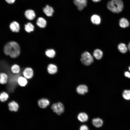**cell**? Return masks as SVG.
I'll return each instance as SVG.
<instances>
[{
  "label": "cell",
  "instance_id": "4316f807",
  "mask_svg": "<svg viewBox=\"0 0 130 130\" xmlns=\"http://www.w3.org/2000/svg\"><path fill=\"white\" fill-rule=\"evenodd\" d=\"M9 97V96L7 93L3 91L1 92L0 95V100L1 101L4 102L7 100Z\"/></svg>",
  "mask_w": 130,
  "mask_h": 130
},
{
  "label": "cell",
  "instance_id": "4fadbf2b",
  "mask_svg": "<svg viewBox=\"0 0 130 130\" xmlns=\"http://www.w3.org/2000/svg\"><path fill=\"white\" fill-rule=\"evenodd\" d=\"M88 118V116L87 114L84 112L80 113L77 116V118L78 120L83 123L87 121Z\"/></svg>",
  "mask_w": 130,
  "mask_h": 130
},
{
  "label": "cell",
  "instance_id": "d6986e66",
  "mask_svg": "<svg viewBox=\"0 0 130 130\" xmlns=\"http://www.w3.org/2000/svg\"><path fill=\"white\" fill-rule=\"evenodd\" d=\"M119 25L122 28H125L129 26V23L126 19L125 18H122L119 20Z\"/></svg>",
  "mask_w": 130,
  "mask_h": 130
},
{
  "label": "cell",
  "instance_id": "ba28073f",
  "mask_svg": "<svg viewBox=\"0 0 130 130\" xmlns=\"http://www.w3.org/2000/svg\"><path fill=\"white\" fill-rule=\"evenodd\" d=\"M88 91L87 87L84 84H81L78 86L76 88L77 92L79 94L84 95L87 93Z\"/></svg>",
  "mask_w": 130,
  "mask_h": 130
},
{
  "label": "cell",
  "instance_id": "4dcf8cb0",
  "mask_svg": "<svg viewBox=\"0 0 130 130\" xmlns=\"http://www.w3.org/2000/svg\"><path fill=\"white\" fill-rule=\"evenodd\" d=\"M128 49L130 51V42H129V43L128 45Z\"/></svg>",
  "mask_w": 130,
  "mask_h": 130
},
{
  "label": "cell",
  "instance_id": "f1b7e54d",
  "mask_svg": "<svg viewBox=\"0 0 130 130\" xmlns=\"http://www.w3.org/2000/svg\"><path fill=\"white\" fill-rule=\"evenodd\" d=\"M125 77L130 78V72L128 71L125 72L124 73Z\"/></svg>",
  "mask_w": 130,
  "mask_h": 130
},
{
  "label": "cell",
  "instance_id": "7402d4cb",
  "mask_svg": "<svg viewBox=\"0 0 130 130\" xmlns=\"http://www.w3.org/2000/svg\"><path fill=\"white\" fill-rule=\"evenodd\" d=\"M128 48L125 44L121 43L119 44L118 46V49L119 51L121 53H125L127 52Z\"/></svg>",
  "mask_w": 130,
  "mask_h": 130
},
{
  "label": "cell",
  "instance_id": "9a60e30c",
  "mask_svg": "<svg viewBox=\"0 0 130 130\" xmlns=\"http://www.w3.org/2000/svg\"><path fill=\"white\" fill-rule=\"evenodd\" d=\"M93 125L95 127L99 128L101 127L103 123L102 120L99 118H94L92 120Z\"/></svg>",
  "mask_w": 130,
  "mask_h": 130
},
{
  "label": "cell",
  "instance_id": "277c9868",
  "mask_svg": "<svg viewBox=\"0 0 130 130\" xmlns=\"http://www.w3.org/2000/svg\"><path fill=\"white\" fill-rule=\"evenodd\" d=\"M51 108L54 112L58 115L63 113L64 110L63 105L60 102L53 104L51 106Z\"/></svg>",
  "mask_w": 130,
  "mask_h": 130
},
{
  "label": "cell",
  "instance_id": "603a6c76",
  "mask_svg": "<svg viewBox=\"0 0 130 130\" xmlns=\"http://www.w3.org/2000/svg\"><path fill=\"white\" fill-rule=\"evenodd\" d=\"M25 29L28 32H30L33 31L34 29L33 25L30 22H28L25 25Z\"/></svg>",
  "mask_w": 130,
  "mask_h": 130
},
{
  "label": "cell",
  "instance_id": "ffe728a7",
  "mask_svg": "<svg viewBox=\"0 0 130 130\" xmlns=\"http://www.w3.org/2000/svg\"><path fill=\"white\" fill-rule=\"evenodd\" d=\"M103 54L102 51L98 49H97L94 50L93 53V55L94 57L98 60L102 58Z\"/></svg>",
  "mask_w": 130,
  "mask_h": 130
},
{
  "label": "cell",
  "instance_id": "5b68a950",
  "mask_svg": "<svg viewBox=\"0 0 130 130\" xmlns=\"http://www.w3.org/2000/svg\"><path fill=\"white\" fill-rule=\"evenodd\" d=\"M73 2L80 11L82 10L87 6V0H73Z\"/></svg>",
  "mask_w": 130,
  "mask_h": 130
},
{
  "label": "cell",
  "instance_id": "30bf717a",
  "mask_svg": "<svg viewBox=\"0 0 130 130\" xmlns=\"http://www.w3.org/2000/svg\"><path fill=\"white\" fill-rule=\"evenodd\" d=\"M44 13L47 16H52L54 12L53 8L49 5H46L43 9Z\"/></svg>",
  "mask_w": 130,
  "mask_h": 130
},
{
  "label": "cell",
  "instance_id": "6da1fadb",
  "mask_svg": "<svg viewBox=\"0 0 130 130\" xmlns=\"http://www.w3.org/2000/svg\"><path fill=\"white\" fill-rule=\"evenodd\" d=\"M5 54L10 56L12 58L18 56L20 54V49L18 44L14 41H11L7 43L4 48Z\"/></svg>",
  "mask_w": 130,
  "mask_h": 130
},
{
  "label": "cell",
  "instance_id": "7a4b0ae2",
  "mask_svg": "<svg viewBox=\"0 0 130 130\" xmlns=\"http://www.w3.org/2000/svg\"><path fill=\"white\" fill-rule=\"evenodd\" d=\"M108 8L115 13H119L123 10L124 4L122 0H111L107 4Z\"/></svg>",
  "mask_w": 130,
  "mask_h": 130
},
{
  "label": "cell",
  "instance_id": "8fae6325",
  "mask_svg": "<svg viewBox=\"0 0 130 130\" xmlns=\"http://www.w3.org/2000/svg\"><path fill=\"white\" fill-rule=\"evenodd\" d=\"M11 30L14 32H18L20 30V25L17 22L14 21L11 23L10 25Z\"/></svg>",
  "mask_w": 130,
  "mask_h": 130
},
{
  "label": "cell",
  "instance_id": "f546056e",
  "mask_svg": "<svg viewBox=\"0 0 130 130\" xmlns=\"http://www.w3.org/2000/svg\"><path fill=\"white\" fill-rule=\"evenodd\" d=\"M5 1L8 3H13L15 1V0H5Z\"/></svg>",
  "mask_w": 130,
  "mask_h": 130
},
{
  "label": "cell",
  "instance_id": "2e32d148",
  "mask_svg": "<svg viewBox=\"0 0 130 130\" xmlns=\"http://www.w3.org/2000/svg\"><path fill=\"white\" fill-rule=\"evenodd\" d=\"M91 20L93 24L96 25L99 24L101 22V19L100 16L96 14L92 16L91 17Z\"/></svg>",
  "mask_w": 130,
  "mask_h": 130
},
{
  "label": "cell",
  "instance_id": "5bb4252c",
  "mask_svg": "<svg viewBox=\"0 0 130 130\" xmlns=\"http://www.w3.org/2000/svg\"><path fill=\"white\" fill-rule=\"evenodd\" d=\"M47 69L48 73L51 74L56 73L58 71L57 67L55 65L52 64H49L48 66Z\"/></svg>",
  "mask_w": 130,
  "mask_h": 130
},
{
  "label": "cell",
  "instance_id": "e0dca14e",
  "mask_svg": "<svg viewBox=\"0 0 130 130\" xmlns=\"http://www.w3.org/2000/svg\"><path fill=\"white\" fill-rule=\"evenodd\" d=\"M36 24L39 27L43 28H45L46 25V20L42 17H39L37 19Z\"/></svg>",
  "mask_w": 130,
  "mask_h": 130
},
{
  "label": "cell",
  "instance_id": "9c48e42d",
  "mask_svg": "<svg viewBox=\"0 0 130 130\" xmlns=\"http://www.w3.org/2000/svg\"><path fill=\"white\" fill-rule=\"evenodd\" d=\"M9 110L12 111H17L19 108L18 104L14 101H12L8 104Z\"/></svg>",
  "mask_w": 130,
  "mask_h": 130
},
{
  "label": "cell",
  "instance_id": "44dd1931",
  "mask_svg": "<svg viewBox=\"0 0 130 130\" xmlns=\"http://www.w3.org/2000/svg\"><path fill=\"white\" fill-rule=\"evenodd\" d=\"M8 80L7 75L5 73H1L0 74V83L2 84L6 83Z\"/></svg>",
  "mask_w": 130,
  "mask_h": 130
},
{
  "label": "cell",
  "instance_id": "1f68e13d",
  "mask_svg": "<svg viewBox=\"0 0 130 130\" xmlns=\"http://www.w3.org/2000/svg\"><path fill=\"white\" fill-rule=\"evenodd\" d=\"M94 2H98L100 1L101 0H92Z\"/></svg>",
  "mask_w": 130,
  "mask_h": 130
},
{
  "label": "cell",
  "instance_id": "d6a6232c",
  "mask_svg": "<svg viewBox=\"0 0 130 130\" xmlns=\"http://www.w3.org/2000/svg\"><path fill=\"white\" fill-rule=\"evenodd\" d=\"M128 69H129V71L130 72V66H129L128 67Z\"/></svg>",
  "mask_w": 130,
  "mask_h": 130
},
{
  "label": "cell",
  "instance_id": "83f0119b",
  "mask_svg": "<svg viewBox=\"0 0 130 130\" xmlns=\"http://www.w3.org/2000/svg\"><path fill=\"white\" fill-rule=\"evenodd\" d=\"M79 130H89L88 127L85 124H83L80 127Z\"/></svg>",
  "mask_w": 130,
  "mask_h": 130
},
{
  "label": "cell",
  "instance_id": "ac0fdd59",
  "mask_svg": "<svg viewBox=\"0 0 130 130\" xmlns=\"http://www.w3.org/2000/svg\"><path fill=\"white\" fill-rule=\"evenodd\" d=\"M17 83L20 86L24 87L27 85V81L26 78L24 77L20 76L18 78Z\"/></svg>",
  "mask_w": 130,
  "mask_h": 130
},
{
  "label": "cell",
  "instance_id": "484cf974",
  "mask_svg": "<svg viewBox=\"0 0 130 130\" xmlns=\"http://www.w3.org/2000/svg\"><path fill=\"white\" fill-rule=\"evenodd\" d=\"M20 68L19 66L16 64L13 65L11 67V71L13 73L17 74L19 73L20 71Z\"/></svg>",
  "mask_w": 130,
  "mask_h": 130
},
{
  "label": "cell",
  "instance_id": "7c38bea8",
  "mask_svg": "<svg viewBox=\"0 0 130 130\" xmlns=\"http://www.w3.org/2000/svg\"><path fill=\"white\" fill-rule=\"evenodd\" d=\"M25 15L26 18L30 20H33L35 17L34 11L31 9H28L26 10L25 12Z\"/></svg>",
  "mask_w": 130,
  "mask_h": 130
},
{
  "label": "cell",
  "instance_id": "3957f363",
  "mask_svg": "<svg viewBox=\"0 0 130 130\" xmlns=\"http://www.w3.org/2000/svg\"><path fill=\"white\" fill-rule=\"evenodd\" d=\"M80 60L83 64L87 66L90 65L93 62V58L91 55L86 51L82 54Z\"/></svg>",
  "mask_w": 130,
  "mask_h": 130
},
{
  "label": "cell",
  "instance_id": "8992f818",
  "mask_svg": "<svg viewBox=\"0 0 130 130\" xmlns=\"http://www.w3.org/2000/svg\"><path fill=\"white\" fill-rule=\"evenodd\" d=\"M22 73L24 77L28 79L32 78L33 75L32 69L29 67L26 68L23 70Z\"/></svg>",
  "mask_w": 130,
  "mask_h": 130
},
{
  "label": "cell",
  "instance_id": "d4e9b609",
  "mask_svg": "<svg viewBox=\"0 0 130 130\" xmlns=\"http://www.w3.org/2000/svg\"><path fill=\"white\" fill-rule=\"evenodd\" d=\"M122 96L123 98L127 100H130V90H125L124 91Z\"/></svg>",
  "mask_w": 130,
  "mask_h": 130
},
{
  "label": "cell",
  "instance_id": "cb8c5ba5",
  "mask_svg": "<svg viewBox=\"0 0 130 130\" xmlns=\"http://www.w3.org/2000/svg\"><path fill=\"white\" fill-rule=\"evenodd\" d=\"M45 54L48 57L52 58L55 56L56 53L55 51L52 49L47 50L45 52Z\"/></svg>",
  "mask_w": 130,
  "mask_h": 130
},
{
  "label": "cell",
  "instance_id": "52a82bcc",
  "mask_svg": "<svg viewBox=\"0 0 130 130\" xmlns=\"http://www.w3.org/2000/svg\"><path fill=\"white\" fill-rule=\"evenodd\" d=\"M38 104L40 108H45L49 105L50 104V102L47 99L42 98L38 100Z\"/></svg>",
  "mask_w": 130,
  "mask_h": 130
}]
</instances>
